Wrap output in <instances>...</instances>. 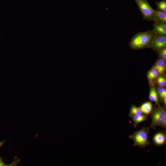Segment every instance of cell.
Listing matches in <instances>:
<instances>
[{"label":"cell","instance_id":"cell-20","mask_svg":"<svg viewBox=\"0 0 166 166\" xmlns=\"http://www.w3.org/2000/svg\"><path fill=\"white\" fill-rule=\"evenodd\" d=\"M162 127L165 128L166 127V113L165 114L162 119L161 123L160 125Z\"/></svg>","mask_w":166,"mask_h":166},{"label":"cell","instance_id":"cell-2","mask_svg":"<svg viewBox=\"0 0 166 166\" xmlns=\"http://www.w3.org/2000/svg\"><path fill=\"white\" fill-rule=\"evenodd\" d=\"M149 129L148 127H143L129 136V138L134 142L133 146L143 148L150 144L148 140Z\"/></svg>","mask_w":166,"mask_h":166},{"label":"cell","instance_id":"cell-7","mask_svg":"<svg viewBox=\"0 0 166 166\" xmlns=\"http://www.w3.org/2000/svg\"><path fill=\"white\" fill-rule=\"evenodd\" d=\"M152 31L156 35L166 36V24L154 22Z\"/></svg>","mask_w":166,"mask_h":166},{"label":"cell","instance_id":"cell-13","mask_svg":"<svg viewBox=\"0 0 166 166\" xmlns=\"http://www.w3.org/2000/svg\"><path fill=\"white\" fill-rule=\"evenodd\" d=\"M159 73L154 67H153L148 72V78L150 81L152 82L157 77Z\"/></svg>","mask_w":166,"mask_h":166},{"label":"cell","instance_id":"cell-16","mask_svg":"<svg viewBox=\"0 0 166 166\" xmlns=\"http://www.w3.org/2000/svg\"><path fill=\"white\" fill-rule=\"evenodd\" d=\"M157 92L161 99L163 101L166 99V89H165L160 86L158 88Z\"/></svg>","mask_w":166,"mask_h":166},{"label":"cell","instance_id":"cell-18","mask_svg":"<svg viewBox=\"0 0 166 166\" xmlns=\"http://www.w3.org/2000/svg\"><path fill=\"white\" fill-rule=\"evenodd\" d=\"M159 56L160 58L166 60V48L165 47L158 51Z\"/></svg>","mask_w":166,"mask_h":166},{"label":"cell","instance_id":"cell-8","mask_svg":"<svg viewBox=\"0 0 166 166\" xmlns=\"http://www.w3.org/2000/svg\"><path fill=\"white\" fill-rule=\"evenodd\" d=\"M154 68L159 73H164L166 68L165 60L161 58L158 59L155 64Z\"/></svg>","mask_w":166,"mask_h":166},{"label":"cell","instance_id":"cell-19","mask_svg":"<svg viewBox=\"0 0 166 166\" xmlns=\"http://www.w3.org/2000/svg\"><path fill=\"white\" fill-rule=\"evenodd\" d=\"M154 87H152L150 89L149 94V98L151 101L155 102V99L154 97L153 93Z\"/></svg>","mask_w":166,"mask_h":166},{"label":"cell","instance_id":"cell-21","mask_svg":"<svg viewBox=\"0 0 166 166\" xmlns=\"http://www.w3.org/2000/svg\"><path fill=\"white\" fill-rule=\"evenodd\" d=\"M153 93L154 97L155 99V102L156 104H158V96L154 87L153 89Z\"/></svg>","mask_w":166,"mask_h":166},{"label":"cell","instance_id":"cell-15","mask_svg":"<svg viewBox=\"0 0 166 166\" xmlns=\"http://www.w3.org/2000/svg\"><path fill=\"white\" fill-rule=\"evenodd\" d=\"M157 10L161 11H166V1L162 0L156 3Z\"/></svg>","mask_w":166,"mask_h":166},{"label":"cell","instance_id":"cell-1","mask_svg":"<svg viewBox=\"0 0 166 166\" xmlns=\"http://www.w3.org/2000/svg\"><path fill=\"white\" fill-rule=\"evenodd\" d=\"M155 35L154 32L150 30L138 32L132 38L129 43V46L133 49L149 47Z\"/></svg>","mask_w":166,"mask_h":166},{"label":"cell","instance_id":"cell-5","mask_svg":"<svg viewBox=\"0 0 166 166\" xmlns=\"http://www.w3.org/2000/svg\"><path fill=\"white\" fill-rule=\"evenodd\" d=\"M166 36L156 35L154 37L149 47L159 51L166 47Z\"/></svg>","mask_w":166,"mask_h":166},{"label":"cell","instance_id":"cell-6","mask_svg":"<svg viewBox=\"0 0 166 166\" xmlns=\"http://www.w3.org/2000/svg\"><path fill=\"white\" fill-rule=\"evenodd\" d=\"M153 21L156 23L166 24V11L155 10Z\"/></svg>","mask_w":166,"mask_h":166},{"label":"cell","instance_id":"cell-4","mask_svg":"<svg viewBox=\"0 0 166 166\" xmlns=\"http://www.w3.org/2000/svg\"><path fill=\"white\" fill-rule=\"evenodd\" d=\"M165 113L164 108L159 107L155 108L152 114V121L148 127L149 128L155 129L157 126H160L163 117Z\"/></svg>","mask_w":166,"mask_h":166},{"label":"cell","instance_id":"cell-14","mask_svg":"<svg viewBox=\"0 0 166 166\" xmlns=\"http://www.w3.org/2000/svg\"><path fill=\"white\" fill-rule=\"evenodd\" d=\"M142 114L140 107H138L134 105H132L129 114V117H131L135 115H141Z\"/></svg>","mask_w":166,"mask_h":166},{"label":"cell","instance_id":"cell-3","mask_svg":"<svg viewBox=\"0 0 166 166\" xmlns=\"http://www.w3.org/2000/svg\"><path fill=\"white\" fill-rule=\"evenodd\" d=\"M143 19L148 21H153L154 10L150 5L148 0H134Z\"/></svg>","mask_w":166,"mask_h":166},{"label":"cell","instance_id":"cell-17","mask_svg":"<svg viewBox=\"0 0 166 166\" xmlns=\"http://www.w3.org/2000/svg\"><path fill=\"white\" fill-rule=\"evenodd\" d=\"M157 82L160 86L165 87L166 85V78L162 76L159 77L157 80Z\"/></svg>","mask_w":166,"mask_h":166},{"label":"cell","instance_id":"cell-12","mask_svg":"<svg viewBox=\"0 0 166 166\" xmlns=\"http://www.w3.org/2000/svg\"><path fill=\"white\" fill-rule=\"evenodd\" d=\"M6 141V140L1 141L0 140V149L3 144ZM20 161V160L17 158V157L14 158V160L13 162L10 164H5L3 161L2 158L0 157V166H16L19 163Z\"/></svg>","mask_w":166,"mask_h":166},{"label":"cell","instance_id":"cell-9","mask_svg":"<svg viewBox=\"0 0 166 166\" xmlns=\"http://www.w3.org/2000/svg\"><path fill=\"white\" fill-rule=\"evenodd\" d=\"M166 135L162 132L156 133L154 136L153 141L156 144L158 145L165 144L166 142Z\"/></svg>","mask_w":166,"mask_h":166},{"label":"cell","instance_id":"cell-11","mask_svg":"<svg viewBox=\"0 0 166 166\" xmlns=\"http://www.w3.org/2000/svg\"><path fill=\"white\" fill-rule=\"evenodd\" d=\"M147 116L142 114L132 116L131 117L134 123L133 126L136 128L137 126L139 123L144 121H147Z\"/></svg>","mask_w":166,"mask_h":166},{"label":"cell","instance_id":"cell-10","mask_svg":"<svg viewBox=\"0 0 166 166\" xmlns=\"http://www.w3.org/2000/svg\"><path fill=\"white\" fill-rule=\"evenodd\" d=\"M142 112L145 115H148L152 111V105L151 102L148 101L144 103L140 107Z\"/></svg>","mask_w":166,"mask_h":166}]
</instances>
